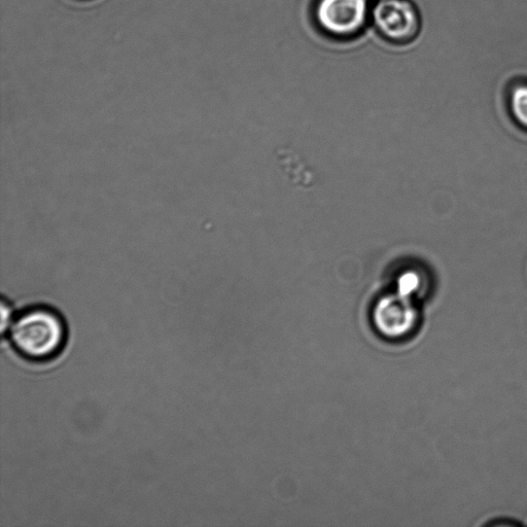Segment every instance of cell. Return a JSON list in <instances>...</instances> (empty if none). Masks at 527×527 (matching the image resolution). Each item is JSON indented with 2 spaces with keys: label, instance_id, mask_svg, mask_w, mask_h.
Instances as JSON below:
<instances>
[{
  "label": "cell",
  "instance_id": "obj_2",
  "mask_svg": "<svg viewBox=\"0 0 527 527\" xmlns=\"http://www.w3.org/2000/svg\"><path fill=\"white\" fill-rule=\"evenodd\" d=\"M367 15V0H321L316 18L321 26L333 33L345 35L360 29Z\"/></svg>",
  "mask_w": 527,
  "mask_h": 527
},
{
  "label": "cell",
  "instance_id": "obj_5",
  "mask_svg": "<svg viewBox=\"0 0 527 527\" xmlns=\"http://www.w3.org/2000/svg\"><path fill=\"white\" fill-rule=\"evenodd\" d=\"M2 311H3V314H2V319H3V323H2V329H3V333H5L6 331H8L9 327H10V324L13 320L12 316H11V309H10V306L5 302L3 301L2 303Z\"/></svg>",
  "mask_w": 527,
  "mask_h": 527
},
{
  "label": "cell",
  "instance_id": "obj_4",
  "mask_svg": "<svg viewBox=\"0 0 527 527\" xmlns=\"http://www.w3.org/2000/svg\"><path fill=\"white\" fill-rule=\"evenodd\" d=\"M513 111L524 125H527V87L517 89L513 95Z\"/></svg>",
  "mask_w": 527,
  "mask_h": 527
},
{
  "label": "cell",
  "instance_id": "obj_1",
  "mask_svg": "<svg viewBox=\"0 0 527 527\" xmlns=\"http://www.w3.org/2000/svg\"><path fill=\"white\" fill-rule=\"evenodd\" d=\"M8 337L19 357L31 363H47L61 355L67 341V328L56 310L35 306L13 318Z\"/></svg>",
  "mask_w": 527,
  "mask_h": 527
},
{
  "label": "cell",
  "instance_id": "obj_3",
  "mask_svg": "<svg viewBox=\"0 0 527 527\" xmlns=\"http://www.w3.org/2000/svg\"><path fill=\"white\" fill-rule=\"evenodd\" d=\"M373 18L385 37L396 41L411 38L418 25L416 13L406 0H381Z\"/></svg>",
  "mask_w": 527,
  "mask_h": 527
}]
</instances>
